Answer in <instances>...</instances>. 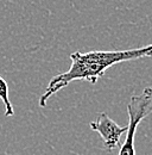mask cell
<instances>
[{
    "label": "cell",
    "mask_w": 152,
    "mask_h": 155,
    "mask_svg": "<svg viewBox=\"0 0 152 155\" xmlns=\"http://www.w3.org/2000/svg\"><path fill=\"white\" fill-rule=\"evenodd\" d=\"M90 129L99 133L101 138L103 140L105 147L108 150L115 149L120 143V137L124 133L127 131L126 127L118 125L107 114H100L97 119L94 122H90Z\"/></svg>",
    "instance_id": "3"
},
{
    "label": "cell",
    "mask_w": 152,
    "mask_h": 155,
    "mask_svg": "<svg viewBox=\"0 0 152 155\" xmlns=\"http://www.w3.org/2000/svg\"><path fill=\"white\" fill-rule=\"evenodd\" d=\"M152 58V44L126 49V50H92L88 53L75 51L70 54L71 64L64 73L55 75L48 84L45 92L39 98L38 104L40 107H45L48 99L76 80H83L95 84L105 72L118 63Z\"/></svg>",
    "instance_id": "1"
},
{
    "label": "cell",
    "mask_w": 152,
    "mask_h": 155,
    "mask_svg": "<svg viewBox=\"0 0 152 155\" xmlns=\"http://www.w3.org/2000/svg\"><path fill=\"white\" fill-rule=\"evenodd\" d=\"M0 100L4 103L5 106V116L12 117L14 115V110H13V105L10 100V94H8V86L6 84V81L0 77Z\"/></svg>",
    "instance_id": "4"
},
{
    "label": "cell",
    "mask_w": 152,
    "mask_h": 155,
    "mask_svg": "<svg viewBox=\"0 0 152 155\" xmlns=\"http://www.w3.org/2000/svg\"><path fill=\"white\" fill-rule=\"evenodd\" d=\"M128 124L126 137L120 146L118 155H135L134 140L138 125L143 119L152 114V87H146L140 94H134L127 104Z\"/></svg>",
    "instance_id": "2"
}]
</instances>
